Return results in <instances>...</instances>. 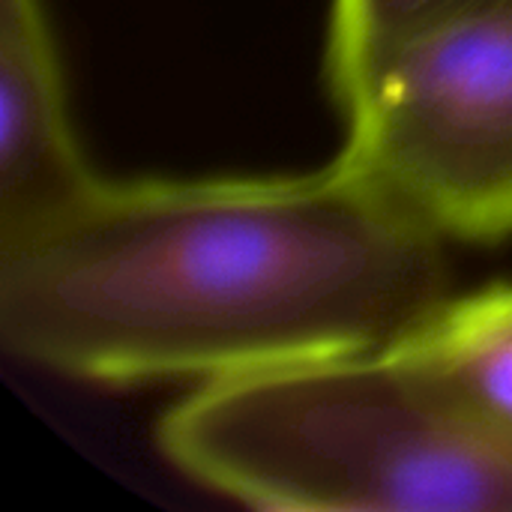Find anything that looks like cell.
<instances>
[{
	"mask_svg": "<svg viewBox=\"0 0 512 512\" xmlns=\"http://www.w3.org/2000/svg\"><path fill=\"white\" fill-rule=\"evenodd\" d=\"M441 240L345 156L303 177L96 180L0 240V339L105 384L387 351L450 300Z\"/></svg>",
	"mask_w": 512,
	"mask_h": 512,
	"instance_id": "cell-1",
	"label": "cell"
},
{
	"mask_svg": "<svg viewBox=\"0 0 512 512\" xmlns=\"http://www.w3.org/2000/svg\"><path fill=\"white\" fill-rule=\"evenodd\" d=\"M159 447L258 510L512 512L510 444L399 345L207 381Z\"/></svg>",
	"mask_w": 512,
	"mask_h": 512,
	"instance_id": "cell-2",
	"label": "cell"
},
{
	"mask_svg": "<svg viewBox=\"0 0 512 512\" xmlns=\"http://www.w3.org/2000/svg\"><path fill=\"white\" fill-rule=\"evenodd\" d=\"M345 159L441 237L512 234V0L438 21L336 87Z\"/></svg>",
	"mask_w": 512,
	"mask_h": 512,
	"instance_id": "cell-3",
	"label": "cell"
},
{
	"mask_svg": "<svg viewBox=\"0 0 512 512\" xmlns=\"http://www.w3.org/2000/svg\"><path fill=\"white\" fill-rule=\"evenodd\" d=\"M99 177L87 168L39 0H0V240L54 216Z\"/></svg>",
	"mask_w": 512,
	"mask_h": 512,
	"instance_id": "cell-4",
	"label": "cell"
},
{
	"mask_svg": "<svg viewBox=\"0 0 512 512\" xmlns=\"http://www.w3.org/2000/svg\"><path fill=\"white\" fill-rule=\"evenodd\" d=\"M399 348L512 447V285L450 297Z\"/></svg>",
	"mask_w": 512,
	"mask_h": 512,
	"instance_id": "cell-5",
	"label": "cell"
},
{
	"mask_svg": "<svg viewBox=\"0 0 512 512\" xmlns=\"http://www.w3.org/2000/svg\"><path fill=\"white\" fill-rule=\"evenodd\" d=\"M501 0H333L327 66L333 90L408 36Z\"/></svg>",
	"mask_w": 512,
	"mask_h": 512,
	"instance_id": "cell-6",
	"label": "cell"
}]
</instances>
